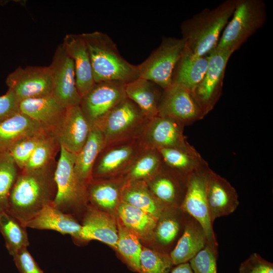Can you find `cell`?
Returning <instances> with one entry per match:
<instances>
[{
  "mask_svg": "<svg viewBox=\"0 0 273 273\" xmlns=\"http://www.w3.org/2000/svg\"><path fill=\"white\" fill-rule=\"evenodd\" d=\"M57 162L36 170L19 171L6 212L25 226L45 206L54 202L57 193Z\"/></svg>",
  "mask_w": 273,
  "mask_h": 273,
  "instance_id": "cell-1",
  "label": "cell"
},
{
  "mask_svg": "<svg viewBox=\"0 0 273 273\" xmlns=\"http://www.w3.org/2000/svg\"><path fill=\"white\" fill-rule=\"evenodd\" d=\"M237 0H226L213 9L206 8L182 22L186 48L192 54L208 55L216 47L219 35L234 11Z\"/></svg>",
  "mask_w": 273,
  "mask_h": 273,
  "instance_id": "cell-2",
  "label": "cell"
},
{
  "mask_svg": "<svg viewBox=\"0 0 273 273\" xmlns=\"http://www.w3.org/2000/svg\"><path fill=\"white\" fill-rule=\"evenodd\" d=\"M81 35L89 53L95 83L116 81L127 83L139 78L137 65L121 55L108 35L99 31Z\"/></svg>",
  "mask_w": 273,
  "mask_h": 273,
  "instance_id": "cell-3",
  "label": "cell"
},
{
  "mask_svg": "<svg viewBox=\"0 0 273 273\" xmlns=\"http://www.w3.org/2000/svg\"><path fill=\"white\" fill-rule=\"evenodd\" d=\"M266 20L263 0H237L236 7L215 49L234 52L245 42Z\"/></svg>",
  "mask_w": 273,
  "mask_h": 273,
  "instance_id": "cell-4",
  "label": "cell"
},
{
  "mask_svg": "<svg viewBox=\"0 0 273 273\" xmlns=\"http://www.w3.org/2000/svg\"><path fill=\"white\" fill-rule=\"evenodd\" d=\"M60 152L55 172L57 193L52 204L59 210L74 216L78 209L87 207V189L79 181L75 173L76 154L62 146Z\"/></svg>",
  "mask_w": 273,
  "mask_h": 273,
  "instance_id": "cell-5",
  "label": "cell"
},
{
  "mask_svg": "<svg viewBox=\"0 0 273 273\" xmlns=\"http://www.w3.org/2000/svg\"><path fill=\"white\" fill-rule=\"evenodd\" d=\"M148 120L139 107L126 98L93 125L102 132L107 145L139 138Z\"/></svg>",
  "mask_w": 273,
  "mask_h": 273,
  "instance_id": "cell-6",
  "label": "cell"
},
{
  "mask_svg": "<svg viewBox=\"0 0 273 273\" xmlns=\"http://www.w3.org/2000/svg\"><path fill=\"white\" fill-rule=\"evenodd\" d=\"M182 38L164 37L158 47L137 65L139 78L151 81L163 90L172 83L174 69L185 48Z\"/></svg>",
  "mask_w": 273,
  "mask_h": 273,
  "instance_id": "cell-7",
  "label": "cell"
},
{
  "mask_svg": "<svg viewBox=\"0 0 273 273\" xmlns=\"http://www.w3.org/2000/svg\"><path fill=\"white\" fill-rule=\"evenodd\" d=\"M211 171L206 162L189 175L187 191L179 208L201 224L205 233L207 244L218 250V244L211 221L207 199V183Z\"/></svg>",
  "mask_w": 273,
  "mask_h": 273,
  "instance_id": "cell-8",
  "label": "cell"
},
{
  "mask_svg": "<svg viewBox=\"0 0 273 273\" xmlns=\"http://www.w3.org/2000/svg\"><path fill=\"white\" fill-rule=\"evenodd\" d=\"M145 149L139 138L105 145L95 163L93 179L123 175Z\"/></svg>",
  "mask_w": 273,
  "mask_h": 273,
  "instance_id": "cell-9",
  "label": "cell"
},
{
  "mask_svg": "<svg viewBox=\"0 0 273 273\" xmlns=\"http://www.w3.org/2000/svg\"><path fill=\"white\" fill-rule=\"evenodd\" d=\"M233 53L215 48L208 54L206 72L191 93L204 117L213 109L222 94L225 68Z\"/></svg>",
  "mask_w": 273,
  "mask_h": 273,
  "instance_id": "cell-10",
  "label": "cell"
},
{
  "mask_svg": "<svg viewBox=\"0 0 273 273\" xmlns=\"http://www.w3.org/2000/svg\"><path fill=\"white\" fill-rule=\"evenodd\" d=\"M52 78V96L65 109L80 105L81 97L76 84L73 62L62 44L56 49L49 66Z\"/></svg>",
  "mask_w": 273,
  "mask_h": 273,
  "instance_id": "cell-11",
  "label": "cell"
},
{
  "mask_svg": "<svg viewBox=\"0 0 273 273\" xmlns=\"http://www.w3.org/2000/svg\"><path fill=\"white\" fill-rule=\"evenodd\" d=\"M8 90L20 102L25 99L52 96L53 83L49 66L19 67L6 79Z\"/></svg>",
  "mask_w": 273,
  "mask_h": 273,
  "instance_id": "cell-12",
  "label": "cell"
},
{
  "mask_svg": "<svg viewBox=\"0 0 273 273\" xmlns=\"http://www.w3.org/2000/svg\"><path fill=\"white\" fill-rule=\"evenodd\" d=\"M125 84L116 81L96 83L82 98L79 106L90 126L127 98Z\"/></svg>",
  "mask_w": 273,
  "mask_h": 273,
  "instance_id": "cell-13",
  "label": "cell"
},
{
  "mask_svg": "<svg viewBox=\"0 0 273 273\" xmlns=\"http://www.w3.org/2000/svg\"><path fill=\"white\" fill-rule=\"evenodd\" d=\"M184 126L173 119L158 115L148 120L139 139L146 149L188 148L192 146L184 134Z\"/></svg>",
  "mask_w": 273,
  "mask_h": 273,
  "instance_id": "cell-14",
  "label": "cell"
},
{
  "mask_svg": "<svg viewBox=\"0 0 273 273\" xmlns=\"http://www.w3.org/2000/svg\"><path fill=\"white\" fill-rule=\"evenodd\" d=\"M158 115L173 119L185 126L204 117L192 94L174 83L163 90Z\"/></svg>",
  "mask_w": 273,
  "mask_h": 273,
  "instance_id": "cell-15",
  "label": "cell"
},
{
  "mask_svg": "<svg viewBox=\"0 0 273 273\" xmlns=\"http://www.w3.org/2000/svg\"><path fill=\"white\" fill-rule=\"evenodd\" d=\"M90 130V125L78 105L66 109L63 119L54 133L61 146L77 154L85 144Z\"/></svg>",
  "mask_w": 273,
  "mask_h": 273,
  "instance_id": "cell-16",
  "label": "cell"
},
{
  "mask_svg": "<svg viewBox=\"0 0 273 273\" xmlns=\"http://www.w3.org/2000/svg\"><path fill=\"white\" fill-rule=\"evenodd\" d=\"M188 178L163 163L161 169L145 181L154 195L166 206L179 207L187 191Z\"/></svg>",
  "mask_w": 273,
  "mask_h": 273,
  "instance_id": "cell-17",
  "label": "cell"
},
{
  "mask_svg": "<svg viewBox=\"0 0 273 273\" xmlns=\"http://www.w3.org/2000/svg\"><path fill=\"white\" fill-rule=\"evenodd\" d=\"M207 199L211 222L235 211L239 204L235 188L225 178L211 170L207 183Z\"/></svg>",
  "mask_w": 273,
  "mask_h": 273,
  "instance_id": "cell-18",
  "label": "cell"
},
{
  "mask_svg": "<svg viewBox=\"0 0 273 273\" xmlns=\"http://www.w3.org/2000/svg\"><path fill=\"white\" fill-rule=\"evenodd\" d=\"M83 217L81 241L98 240L116 249L118 240L117 222L107 212L88 206Z\"/></svg>",
  "mask_w": 273,
  "mask_h": 273,
  "instance_id": "cell-19",
  "label": "cell"
},
{
  "mask_svg": "<svg viewBox=\"0 0 273 273\" xmlns=\"http://www.w3.org/2000/svg\"><path fill=\"white\" fill-rule=\"evenodd\" d=\"M73 60L78 92L81 98L95 84L88 50L80 34H67L62 43Z\"/></svg>",
  "mask_w": 273,
  "mask_h": 273,
  "instance_id": "cell-20",
  "label": "cell"
},
{
  "mask_svg": "<svg viewBox=\"0 0 273 273\" xmlns=\"http://www.w3.org/2000/svg\"><path fill=\"white\" fill-rule=\"evenodd\" d=\"M19 110L54 133L60 126L66 109L50 96L21 101Z\"/></svg>",
  "mask_w": 273,
  "mask_h": 273,
  "instance_id": "cell-21",
  "label": "cell"
},
{
  "mask_svg": "<svg viewBox=\"0 0 273 273\" xmlns=\"http://www.w3.org/2000/svg\"><path fill=\"white\" fill-rule=\"evenodd\" d=\"M26 227L55 231L62 235H69L78 241L82 229L81 224L74 216L59 210L53 204L45 206Z\"/></svg>",
  "mask_w": 273,
  "mask_h": 273,
  "instance_id": "cell-22",
  "label": "cell"
},
{
  "mask_svg": "<svg viewBox=\"0 0 273 273\" xmlns=\"http://www.w3.org/2000/svg\"><path fill=\"white\" fill-rule=\"evenodd\" d=\"M125 181L123 176L93 179L86 187L88 202L92 206L107 212L117 209Z\"/></svg>",
  "mask_w": 273,
  "mask_h": 273,
  "instance_id": "cell-23",
  "label": "cell"
},
{
  "mask_svg": "<svg viewBox=\"0 0 273 273\" xmlns=\"http://www.w3.org/2000/svg\"><path fill=\"white\" fill-rule=\"evenodd\" d=\"M207 244L201 224L190 216L184 231L169 255L174 265L189 262Z\"/></svg>",
  "mask_w": 273,
  "mask_h": 273,
  "instance_id": "cell-24",
  "label": "cell"
},
{
  "mask_svg": "<svg viewBox=\"0 0 273 273\" xmlns=\"http://www.w3.org/2000/svg\"><path fill=\"white\" fill-rule=\"evenodd\" d=\"M128 99L135 103L150 120L157 116L163 89L155 83L142 78L125 84Z\"/></svg>",
  "mask_w": 273,
  "mask_h": 273,
  "instance_id": "cell-25",
  "label": "cell"
},
{
  "mask_svg": "<svg viewBox=\"0 0 273 273\" xmlns=\"http://www.w3.org/2000/svg\"><path fill=\"white\" fill-rule=\"evenodd\" d=\"M44 130L48 129L21 112H18L0 122V154L7 152L19 140Z\"/></svg>",
  "mask_w": 273,
  "mask_h": 273,
  "instance_id": "cell-26",
  "label": "cell"
},
{
  "mask_svg": "<svg viewBox=\"0 0 273 273\" xmlns=\"http://www.w3.org/2000/svg\"><path fill=\"white\" fill-rule=\"evenodd\" d=\"M105 146L103 133L95 125L90 126L88 137L76 154L74 171L79 181L87 187L93 179V170L96 159Z\"/></svg>",
  "mask_w": 273,
  "mask_h": 273,
  "instance_id": "cell-27",
  "label": "cell"
},
{
  "mask_svg": "<svg viewBox=\"0 0 273 273\" xmlns=\"http://www.w3.org/2000/svg\"><path fill=\"white\" fill-rule=\"evenodd\" d=\"M209 55L198 56L185 50L173 72L172 83L178 84L191 93L205 75L208 64Z\"/></svg>",
  "mask_w": 273,
  "mask_h": 273,
  "instance_id": "cell-28",
  "label": "cell"
},
{
  "mask_svg": "<svg viewBox=\"0 0 273 273\" xmlns=\"http://www.w3.org/2000/svg\"><path fill=\"white\" fill-rule=\"evenodd\" d=\"M121 201L145 211L157 219L167 207L154 195L144 180H125L121 189Z\"/></svg>",
  "mask_w": 273,
  "mask_h": 273,
  "instance_id": "cell-29",
  "label": "cell"
},
{
  "mask_svg": "<svg viewBox=\"0 0 273 273\" xmlns=\"http://www.w3.org/2000/svg\"><path fill=\"white\" fill-rule=\"evenodd\" d=\"M190 215L179 207H167L155 229L154 235L158 243L168 248L181 236Z\"/></svg>",
  "mask_w": 273,
  "mask_h": 273,
  "instance_id": "cell-30",
  "label": "cell"
},
{
  "mask_svg": "<svg viewBox=\"0 0 273 273\" xmlns=\"http://www.w3.org/2000/svg\"><path fill=\"white\" fill-rule=\"evenodd\" d=\"M157 150L166 166L185 176H189L206 162L192 146L188 148H168Z\"/></svg>",
  "mask_w": 273,
  "mask_h": 273,
  "instance_id": "cell-31",
  "label": "cell"
},
{
  "mask_svg": "<svg viewBox=\"0 0 273 273\" xmlns=\"http://www.w3.org/2000/svg\"><path fill=\"white\" fill-rule=\"evenodd\" d=\"M117 210L121 223L140 239L150 238L154 234L158 219L153 216L121 201Z\"/></svg>",
  "mask_w": 273,
  "mask_h": 273,
  "instance_id": "cell-32",
  "label": "cell"
},
{
  "mask_svg": "<svg viewBox=\"0 0 273 273\" xmlns=\"http://www.w3.org/2000/svg\"><path fill=\"white\" fill-rule=\"evenodd\" d=\"M26 227L7 212L0 214V231L6 247L12 256L29 245Z\"/></svg>",
  "mask_w": 273,
  "mask_h": 273,
  "instance_id": "cell-33",
  "label": "cell"
},
{
  "mask_svg": "<svg viewBox=\"0 0 273 273\" xmlns=\"http://www.w3.org/2000/svg\"><path fill=\"white\" fill-rule=\"evenodd\" d=\"M163 162L157 150L145 149L122 175L126 181H146L162 167Z\"/></svg>",
  "mask_w": 273,
  "mask_h": 273,
  "instance_id": "cell-34",
  "label": "cell"
},
{
  "mask_svg": "<svg viewBox=\"0 0 273 273\" xmlns=\"http://www.w3.org/2000/svg\"><path fill=\"white\" fill-rule=\"evenodd\" d=\"M118 240L116 249L127 265L133 271H140V258L142 246L140 238L118 219Z\"/></svg>",
  "mask_w": 273,
  "mask_h": 273,
  "instance_id": "cell-35",
  "label": "cell"
},
{
  "mask_svg": "<svg viewBox=\"0 0 273 273\" xmlns=\"http://www.w3.org/2000/svg\"><path fill=\"white\" fill-rule=\"evenodd\" d=\"M60 149L56 135L52 131H49L40 141L22 170L30 171L47 166L56 161V156Z\"/></svg>",
  "mask_w": 273,
  "mask_h": 273,
  "instance_id": "cell-36",
  "label": "cell"
},
{
  "mask_svg": "<svg viewBox=\"0 0 273 273\" xmlns=\"http://www.w3.org/2000/svg\"><path fill=\"white\" fill-rule=\"evenodd\" d=\"M19 171L8 152L0 155V214L8 209L10 193Z\"/></svg>",
  "mask_w": 273,
  "mask_h": 273,
  "instance_id": "cell-37",
  "label": "cell"
},
{
  "mask_svg": "<svg viewBox=\"0 0 273 273\" xmlns=\"http://www.w3.org/2000/svg\"><path fill=\"white\" fill-rule=\"evenodd\" d=\"M173 265L169 254L142 247L140 273H170Z\"/></svg>",
  "mask_w": 273,
  "mask_h": 273,
  "instance_id": "cell-38",
  "label": "cell"
},
{
  "mask_svg": "<svg viewBox=\"0 0 273 273\" xmlns=\"http://www.w3.org/2000/svg\"><path fill=\"white\" fill-rule=\"evenodd\" d=\"M49 131L44 130L26 136L15 143L8 152L20 170L24 169L36 147Z\"/></svg>",
  "mask_w": 273,
  "mask_h": 273,
  "instance_id": "cell-39",
  "label": "cell"
},
{
  "mask_svg": "<svg viewBox=\"0 0 273 273\" xmlns=\"http://www.w3.org/2000/svg\"><path fill=\"white\" fill-rule=\"evenodd\" d=\"M218 250L207 244L190 261L193 273H217Z\"/></svg>",
  "mask_w": 273,
  "mask_h": 273,
  "instance_id": "cell-40",
  "label": "cell"
},
{
  "mask_svg": "<svg viewBox=\"0 0 273 273\" xmlns=\"http://www.w3.org/2000/svg\"><path fill=\"white\" fill-rule=\"evenodd\" d=\"M239 273H273V263L257 253L251 254L240 265Z\"/></svg>",
  "mask_w": 273,
  "mask_h": 273,
  "instance_id": "cell-41",
  "label": "cell"
},
{
  "mask_svg": "<svg viewBox=\"0 0 273 273\" xmlns=\"http://www.w3.org/2000/svg\"><path fill=\"white\" fill-rule=\"evenodd\" d=\"M13 257L20 273H43L27 248L20 250Z\"/></svg>",
  "mask_w": 273,
  "mask_h": 273,
  "instance_id": "cell-42",
  "label": "cell"
},
{
  "mask_svg": "<svg viewBox=\"0 0 273 273\" xmlns=\"http://www.w3.org/2000/svg\"><path fill=\"white\" fill-rule=\"evenodd\" d=\"M19 103L16 96L9 90L0 96V122L20 111Z\"/></svg>",
  "mask_w": 273,
  "mask_h": 273,
  "instance_id": "cell-43",
  "label": "cell"
},
{
  "mask_svg": "<svg viewBox=\"0 0 273 273\" xmlns=\"http://www.w3.org/2000/svg\"><path fill=\"white\" fill-rule=\"evenodd\" d=\"M170 273H193L189 262L179 264L173 267Z\"/></svg>",
  "mask_w": 273,
  "mask_h": 273,
  "instance_id": "cell-44",
  "label": "cell"
},
{
  "mask_svg": "<svg viewBox=\"0 0 273 273\" xmlns=\"http://www.w3.org/2000/svg\"><path fill=\"white\" fill-rule=\"evenodd\" d=\"M1 155V154H0Z\"/></svg>",
  "mask_w": 273,
  "mask_h": 273,
  "instance_id": "cell-45",
  "label": "cell"
}]
</instances>
